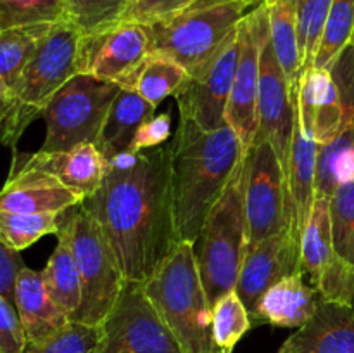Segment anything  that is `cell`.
<instances>
[{
  "instance_id": "cell-1",
  "label": "cell",
  "mask_w": 354,
  "mask_h": 353,
  "mask_svg": "<svg viewBox=\"0 0 354 353\" xmlns=\"http://www.w3.org/2000/svg\"><path fill=\"white\" fill-rule=\"evenodd\" d=\"M83 204L102 228L127 280L144 284L180 242L168 144L111 159L100 187Z\"/></svg>"
},
{
  "instance_id": "cell-2",
  "label": "cell",
  "mask_w": 354,
  "mask_h": 353,
  "mask_svg": "<svg viewBox=\"0 0 354 353\" xmlns=\"http://www.w3.org/2000/svg\"><path fill=\"white\" fill-rule=\"evenodd\" d=\"M168 147L176 234L196 244L207 213L248 151L228 123L204 130L185 118H180Z\"/></svg>"
},
{
  "instance_id": "cell-3",
  "label": "cell",
  "mask_w": 354,
  "mask_h": 353,
  "mask_svg": "<svg viewBox=\"0 0 354 353\" xmlns=\"http://www.w3.org/2000/svg\"><path fill=\"white\" fill-rule=\"evenodd\" d=\"M142 286L185 353H221L214 345L213 307L207 300L194 244L176 242Z\"/></svg>"
},
{
  "instance_id": "cell-4",
  "label": "cell",
  "mask_w": 354,
  "mask_h": 353,
  "mask_svg": "<svg viewBox=\"0 0 354 353\" xmlns=\"http://www.w3.org/2000/svg\"><path fill=\"white\" fill-rule=\"evenodd\" d=\"M248 176L249 151L241 159L227 187L207 213L199 239L194 244L211 307H214V303L225 294L235 291L248 251Z\"/></svg>"
},
{
  "instance_id": "cell-5",
  "label": "cell",
  "mask_w": 354,
  "mask_h": 353,
  "mask_svg": "<svg viewBox=\"0 0 354 353\" xmlns=\"http://www.w3.org/2000/svg\"><path fill=\"white\" fill-rule=\"evenodd\" d=\"M261 0H197L169 19L149 26L152 52L187 71L211 57Z\"/></svg>"
},
{
  "instance_id": "cell-6",
  "label": "cell",
  "mask_w": 354,
  "mask_h": 353,
  "mask_svg": "<svg viewBox=\"0 0 354 353\" xmlns=\"http://www.w3.org/2000/svg\"><path fill=\"white\" fill-rule=\"evenodd\" d=\"M121 85L90 73L73 76L44 107L47 135L41 151H68L80 144H97L111 104Z\"/></svg>"
},
{
  "instance_id": "cell-7",
  "label": "cell",
  "mask_w": 354,
  "mask_h": 353,
  "mask_svg": "<svg viewBox=\"0 0 354 353\" xmlns=\"http://www.w3.org/2000/svg\"><path fill=\"white\" fill-rule=\"evenodd\" d=\"M71 234L82 279V303L71 320L100 325L116 305L127 277L102 228L83 203L73 208Z\"/></svg>"
},
{
  "instance_id": "cell-8",
  "label": "cell",
  "mask_w": 354,
  "mask_h": 353,
  "mask_svg": "<svg viewBox=\"0 0 354 353\" xmlns=\"http://www.w3.org/2000/svg\"><path fill=\"white\" fill-rule=\"evenodd\" d=\"M83 42L85 33L71 17L52 24L28 61L12 96L0 100L12 99L37 113H44V107L61 87L73 76L85 73Z\"/></svg>"
},
{
  "instance_id": "cell-9",
  "label": "cell",
  "mask_w": 354,
  "mask_h": 353,
  "mask_svg": "<svg viewBox=\"0 0 354 353\" xmlns=\"http://www.w3.org/2000/svg\"><path fill=\"white\" fill-rule=\"evenodd\" d=\"M100 327L97 353H185L140 282L127 280Z\"/></svg>"
},
{
  "instance_id": "cell-10",
  "label": "cell",
  "mask_w": 354,
  "mask_h": 353,
  "mask_svg": "<svg viewBox=\"0 0 354 353\" xmlns=\"http://www.w3.org/2000/svg\"><path fill=\"white\" fill-rule=\"evenodd\" d=\"M239 28L207 61L189 71L187 82L176 90L180 118L194 121L204 130L227 125V107L239 62Z\"/></svg>"
},
{
  "instance_id": "cell-11",
  "label": "cell",
  "mask_w": 354,
  "mask_h": 353,
  "mask_svg": "<svg viewBox=\"0 0 354 353\" xmlns=\"http://www.w3.org/2000/svg\"><path fill=\"white\" fill-rule=\"evenodd\" d=\"M270 37L266 3L259 2L239 24V62L227 107V123L237 132L245 151L254 144L258 134V96L261 52Z\"/></svg>"
},
{
  "instance_id": "cell-12",
  "label": "cell",
  "mask_w": 354,
  "mask_h": 353,
  "mask_svg": "<svg viewBox=\"0 0 354 353\" xmlns=\"http://www.w3.org/2000/svg\"><path fill=\"white\" fill-rule=\"evenodd\" d=\"M245 217L248 249L289 228L287 179L279 156L268 141H256L249 149Z\"/></svg>"
},
{
  "instance_id": "cell-13",
  "label": "cell",
  "mask_w": 354,
  "mask_h": 353,
  "mask_svg": "<svg viewBox=\"0 0 354 353\" xmlns=\"http://www.w3.org/2000/svg\"><path fill=\"white\" fill-rule=\"evenodd\" d=\"M297 121V90L290 85L277 59L270 37L261 52L256 141H268L275 149L283 173L289 172L294 130Z\"/></svg>"
},
{
  "instance_id": "cell-14",
  "label": "cell",
  "mask_w": 354,
  "mask_h": 353,
  "mask_svg": "<svg viewBox=\"0 0 354 353\" xmlns=\"http://www.w3.org/2000/svg\"><path fill=\"white\" fill-rule=\"evenodd\" d=\"M151 54V30L135 21H121L95 35H85L83 42L85 73L118 85H123Z\"/></svg>"
},
{
  "instance_id": "cell-15",
  "label": "cell",
  "mask_w": 354,
  "mask_h": 353,
  "mask_svg": "<svg viewBox=\"0 0 354 353\" xmlns=\"http://www.w3.org/2000/svg\"><path fill=\"white\" fill-rule=\"evenodd\" d=\"M297 120L304 134L318 145L332 142L354 123L348 116L330 69L311 66L301 73L297 83Z\"/></svg>"
},
{
  "instance_id": "cell-16",
  "label": "cell",
  "mask_w": 354,
  "mask_h": 353,
  "mask_svg": "<svg viewBox=\"0 0 354 353\" xmlns=\"http://www.w3.org/2000/svg\"><path fill=\"white\" fill-rule=\"evenodd\" d=\"M294 273H303L301 246L286 228L245 251L235 291L252 314L259 298L273 284Z\"/></svg>"
},
{
  "instance_id": "cell-17",
  "label": "cell",
  "mask_w": 354,
  "mask_h": 353,
  "mask_svg": "<svg viewBox=\"0 0 354 353\" xmlns=\"http://www.w3.org/2000/svg\"><path fill=\"white\" fill-rule=\"evenodd\" d=\"M109 161L95 144H80L68 151H38L35 154L14 152L10 172L40 170L61 180L64 185L90 197L102 183Z\"/></svg>"
},
{
  "instance_id": "cell-18",
  "label": "cell",
  "mask_w": 354,
  "mask_h": 353,
  "mask_svg": "<svg viewBox=\"0 0 354 353\" xmlns=\"http://www.w3.org/2000/svg\"><path fill=\"white\" fill-rule=\"evenodd\" d=\"M85 197L61 180L40 170L10 172L2 196V213H64L82 204Z\"/></svg>"
},
{
  "instance_id": "cell-19",
  "label": "cell",
  "mask_w": 354,
  "mask_h": 353,
  "mask_svg": "<svg viewBox=\"0 0 354 353\" xmlns=\"http://www.w3.org/2000/svg\"><path fill=\"white\" fill-rule=\"evenodd\" d=\"M277 353H354V308L320 298L313 317Z\"/></svg>"
},
{
  "instance_id": "cell-20",
  "label": "cell",
  "mask_w": 354,
  "mask_h": 353,
  "mask_svg": "<svg viewBox=\"0 0 354 353\" xmlns=\"http://www.w3.org/2000/svg\"><path fill=\"white\" fill-rule=\"evenodd\" d=\"M317 158L318 144L304 134L297 120L287 172V225L299 246L317 199Z\"/></svg>"
},
{
  "instance_id": "cell-21",
  "label": "cell",
  "mask_w": 354,
  "mask_h": 353,
  "mask_svg": "<svg viewBox=\"0 0 354 353\" xmlns=\"http://www.w3.org/2000/svg\"><path fill=\"white\" fill-rule=\"evenodd\" d=\"M320 298L315 287L304 282L303 273H294L273 284L259 298L251 314L252 324L299 329L313 317Z\"/></svg>"
},
{
  "instance_id": "cell-22",
  "label": "cell",
  "mask_w": 354,
  "mask_h": 353,
  "mask_svg": "<svg viewBox=\"0 0 354 353\" xmlns=\"http://www.w3.org/2000/svg\"><path fill=\"white\" fill-rule=\"evenodd\" d=\"M16 308L30 343L45 341L71 322L68 311L48 294L44 273L30 266L17 279Z\"/></svg>"
},
{
  "instance_id": "cell-23",
  "label": "cell",
  "mask_w": 354,
  "mask_h": 353,
  "mask_svg": "<svg viewBox=\"0 0 354 353\" xmlns=\"http://www.w3.org/2000/svg\"><path fill=\"white\" fill-rule=\"evenodd\" d=\"M156 107L144 99L138 92L121 87L120 93L111 104L109 113L100 130L97 149L107 161L130 152L138 128L154 116Z\"/></svg>"
},
{
  "instance_id": "cell-24",
  "label": "cell",
  "mask_w": 354,
  "mask_h": 353,
  "mask_svg": "<svg viewBox=\"0 0 354 353\" xmlns=\"http://www.w3.org/2000/svg\"><path fill=\"white\" fill-rule=\"evenodd\" d=\"M71 213L73 208H69L61 215V227L55 234L57 246L41 273H44L48 294L73 318L82 303V279H80L78 263H76L75 249H73Z\"/></svg>"
},
{
  "instance_id": "cell-25",
  "label": "cell",
  "mask_w": 354,
  "mask_h": 353,
  "mask_svg": "<svg viewBox=\"0 0 354 353\" xmlns=\"http://www.w3.org/2000/svg\"><path fill=\"white\" fill-rule=\"evenodd\" d=\"M335 256L337 253L334 248L330 197L317 196L301 237V265L303 273L310 277L311 286L318 282Z\"/></svg>"
},
{
  "instance_id": "cell-26",
  "label": "cell",
  "mask_w": 354,
  "mask_h": 353,
  "mask_svg": "<svg viewBox=\"0 0 354 353\" xmlns=\"http://www.w3.org/2000/svg\"><path fill=\"white\" fill-rule=\"evenodd\" d=\"M54 23L0 30V99L12 96L28 61Z\"/></svg>"
},
{
  "instance_id": "cell-27",
  "label": "cell",
  "mask_w": 354,
  "mask_h": 353,
  "mask_svg": "<svg viewBox=\"0 0 354 353\" xmlns=\"http://www.w3.org/2000/svg\"><path fill=\"white\" fill-rule=\"evenodd\" d=\"M268 7L270 40L277 59L290 85L297 90L301 69L299 37H297V0H263Z\"/></svg>"
},
{
  "instance_id": "cell-28",
  "label": "cell",
  "mask_w": 354,
  "mask_h": 353,
  "mask_svg": "<svg viewBox=\"0 0 354 353\" xmlns=\"http://www.w3.org/2000/svg\"><path fill=\"white\" fill-rule=\"evenodd\" d=\"M187 78H189V71L180 62L152 52L121 87L138 92L158 109V106L166 97L175 96L176 90L187 82Z\"/></svg>"
},
{
  "instance_id": "cell-29",
  "label": "cell",
  "mask_w": 354,
  "mask_h": 353,
  "mask_svg": "<svg viewBox=\"0 0 354 353\" xmlns=\"http://www.w3.org/2000/svg\"><path fill=\"white\" fill-rule=\"evenodd\" d=\"M354 179V123L325 145H318L317 196H334Z\"/></svg>"
},
{
  "instance_id": "cell-30",
  "label": "cell",
  "mask_w": 354,
  "mask_h": 353,
  "mask_svg": "<svg viewBox=\"0 0 354 353\" xmlns=\"http://www.w3.org/2000/svg\"><path fill=\"white\" fill-rule=\"evenodd\" d=\"M252 327L248 307L237 291L225 294L213 307V339L221 353H234L235 345Z\"/></svg>"
},
{
  "instance_id": "cell-31",
  "label": "cell",
  "mask_w": 354,
  "mask_h": 353,
  "mask_svg": "<svg viewBox=\"0 0 354 353\" xmlns=\"http://www.w3.org/2000/svg\"><path fill=\"white\" fill-rule=\"evenodd\" d=\"M62 213H2L0 211V241L16 251L30 248L44 235L57 234Z\"/></svg>"
},
{
  "instance_id": "cell-32",
  "label": "cell",
  "mask_w": 354,
  "mask_h": 353,
  "mask_svg": "<svg viewBox=\"0 0 354 353\" xmlns=\"http://www.w3.org/2000/svg\"><path fill=\"white\" fill-rule=\"evenodd\" d=\"M353 33L354 0H334L313 66L330 69L342 51L351 44Z\"/></svg>"
},
{
  "instance_id": "cell-33",
  "label": "cell",
  "mask_w": 354,
  "mask_h": 353,
  "mask_svg": "<svg viewBox=\"0 0 354 353\" xmlns=\"http://www.w3.org/2000/svg\"><path fill=\"white\" fill-rule=\"evenodd\" d=\"M334 0H297V37L303 69L315 64Z\"/></svg>"
},
{
  "instance_id": "cell-34",
  "label": "cell",
  "mask_w": 354,
  "mask_h": 353,
  "mask_svg": "<svg viewBox=\"0 0 354 353\" xmlns=\"http://www.w3.org/2000/svg\"><path fill=\"white\" fill-rule=\"evenodd\" d=\"M68 16L85 35H95L124 21L131 0H64Z\"/></svg>"
},
{
  "instance_id": "cell-35",
  "label": "cell",
  "mask_w": 354,
  "mask_h": 353,
  "mask_svg": "<svg viewBox=\"0 0 354 353\" xmlns=\"http://www.w3.org/2000/svg\"><path fill=\"white\" fill-rule=\"evenodd\" d=\"M68 16L64 0H0V30L57 23Z\"/></svg>"
},
{
  "instance_id": "cell-36",
  "label": "cell",
  "mask_w": 354,
  "mask_h": 353,
  "mask_svg": "<svg viewBox=\"0 0 354 353\" xmlns=\"http://www.w3.org/2000/svg\"><path fill=\"white\" fill-rule=\"evenodd\" d=\"M102 327L71 320L57 334L40 343L28 341L24 353H97Z\"/></svg>"
},
{
  "instance_id": "cell-37",
  "label": "cell",
  "mask_w": 354,
  "mask_h": 353,
  "mask_svg": "<svg viewBox=\"0 0 354 353\" xmlns=\"http://www.w3.org/2000/svg\"><path fill=\"white\" fill-rule=\"evenodd\" d=\"M335 253L354 265V179L342 183L330 197Z\"/></svg>"
},
{
  "instance_id": "cell-38",
  "label": "cell",
  "mask_w": 354,
  "mask_h": 353,
  "mask_svg": "<svg viewBox=\"0 0 354 353\" xmlns=\"http://www.w3.org/2000/svg\"><path fill=\"white\" fill-rule=\"evenodd\" d=\"M313 287L324 300L354 308V265L337 255Z\"/></svg>"
},
{
  "instance_id": "cell-39",
  "label": "cell",
  "mask_w": 354,
  "mask_h": 353,
  "mask_svg": "<svg viewBox=\"0 0 354 353\" xmlns=\"http://www.w3.org/2000/svg\"><path fill=\"white\" fill-rule=\"evenodd\" d=\"M196 2L197 0H131L124 21H135L151 26L176 16Z\"/></svg>"
},
{
  "instance_id": "cell-40",
  "label": "cell",
  "mask_w": 354,
  "mask_h": 353,
  "mask_svg": "<svg viewBox=\"0 0 354 353\" xmlns=\"http://www.w3.org/2000/svg\"><path fill=\"white\" fill-rule=\"evenodd\" d=\"M28 336L16 305L0 298V353H24Z\"/></svg>"
},
{
  "instance_id": "cell-41",
  "label": "cell",
  "mask_w": 354,
  "mask_h": 353,
  "mask_svg": "<svg viewBox=\"0 0 354 353\" xmlns=\"http://www.w3.org/2000/svg\"><path fill=\"white\" fill-rule=\"evenodd\" d=\"M169 130H171V116H169L168 111L161 114H154L138 128L130 152H142L147 151V149L165 145V142L169 138Z\"/></svg>"
},
{
  "instance_id": "cell-42",
  "label": "cell",
  "mask_w": 354,
  "mask_h": 353,
  "mask_svg": "<svg viewBox=\"0 0 354 353\" xmlns=\"http://www.w3.org/2000/svg\"><path fill=\"white\" fill-rule=\"evenodd\" d=\"M24 269L19 251L0 241V298L16 305V284Z\"/></svg>"
},
{
  "instance_id": "cell-43",
  "label": "cell",
  "mask_w": 354,
  "mask_h": 353,
  "mask_svg": "<svg viewBox=\"0 0 354 353\" xmlns=\"http://www.w3.org/2000/svg\"><path fill=\"white\" fill-rule=\"evenodd\" d=\"M351 45H354V33H353V40H351Z\"/></svg>"
}]
</instances>
